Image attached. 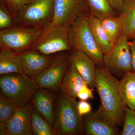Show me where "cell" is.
I'll use <instances>...</instances> for the list:
<instances>
[{"instance_id": "cell-31", "label": "cell", "mask_w": 135, "mask_h": 135, "mask_svg": "<svg viewBox=\"0 0 135 135\" xmlns=\"http://www.w3.org/2000/svg\"><path fill=\"white\" fill-rule=\"evenodd\" d=\"M131 41H129L131 53V62L132 69L135 72V37L131 39Z\"/></svg>"}, {"instance_id": "cell-24", "label": "cell", "mask_w": 135, "mask_h": 135, "mask_svg": "<svg viewBox=\"0 0 135 135\" xmlns=\"http://www.w3.org/2000/svg\"><path fill=\"white\" fill-rule=\"evenodd\" d=\"M32 127L34 135H55L49 123L34 109L32 118Z\"/></svg>"}, {"instance_id": "cell-7", "label": "cell", "mask_w": 135, "mask_h": 135, "mask_svg": "<svg viewBox=\"0 0 135 135\" xmlns=\"http://www.w3.org/2000/svg\"><path fill=\"white\" fill-rule=\"evenodd\" d=\"M104 67L114 75H123L132 70L129 39L122 34L109 53L104 55Z\"/></svg>"}, {"instance_id": "cell-27", "label": "cell", "mask_w": 135, "mask_h": 135, "mask_svg": "<svg viewBox=\"0 0 135 135\" xmlns=\"http://www.w3.org/2000/svg\"><path fill=\"white\" fill-rule=\"evenodd\" d=\"M33 0H9L8 1L15 15H17L20 10Z\"/></svg>"}, {"instance_id": "cell-29", "label": "cell", "mask_w": 135, "mask_h": 135, "mask_svg": "<svg viewBox=\"0 0 135 135\" xmlns=\"http://www.w3.org/2000/svg\"><path fill=\"white\" fill-rule=\"evenodd\" d=\"M78 112L80 116L83 117L92 112V107L90 104L85 100H80L77 105Z\"/></svg>"}, {"instance_id": "cell-32", "label": "cell", "mask_w": 135, "mask_h": 135, "mask_svg": "<svg viewBox=\"0 0 135 135\" xmlns=\"http://www.w3.org/2000/svg\"><path fill=\"white\" fill-rule=\"evenodd\" d=\"M0 135H7V130L6 124L0 123Z\"/></svg>"}, {"instance_id": "cell-10", "label": "cell", "mask_w": 135, "mask_h": 135, "mask_svg": "<svg viewBox=\"0 0 135 135\" xmlns=\"http://www.w3.org/2000/svg\"><path fill=\"white\" fill-rule=\"evenodd\" d=\"M71 63V56L63 53L53 56L51 62L35 77L40 88L55 91L60 86Z\"/></svg>"}, {"instance_id": "cell-30", "label": "cell", "mask_w": 135, "mask_h": 135, "mask_svg": "<svg viewBox=\"0 0 135 135\" xmlns=\"http://www.w3.org/2000/svg\"><path fill=\"white\" fill-rule=\"evenodd\" d=\"M126 0H109L112 7L119 15L123 12V5Z\"/></svg>"}, {"instance_id": "cell-13", "label": "cell", "mask_w": 135, "mask_h": 135, "mask_svg": "<svg viewBox=\"0 0 135 135\" xmlns=\"http://www.w3.org/2000/svg\"><path fill=\"white\" fill-rule=\"evenodd\" d=\"M84 133L86 135H117L119 129L113 122L101 118L96 112L83 117Z\"/></svg>"}, {"instance_id": "cell-16", "label": "cell", "mask_w": 135, "mask_h": 135, "mask_svg": "<svg viewBox=\"0 0 135 135\" xmlns=\"http://www.w3.org/2000/svg\"><path fill=\"white\" fill-rule=\"evenodd\" d=\"M85 84H88L71 62L60 86L61 93L76 99L78 92Z\"/></svg>"}, {"instance_id": "cell-3", "label": "cell", "mask_w": 135, "mask_h": 135, "mask_svg": "<svg viewBox=\"0 0 135 135\" xmlns=\"http://www.w3.org/2000/svg\"><path fill=\"white\" fill-rule=\"evenodd\" d=\"M89 14L83 12L70 25L69 41L73 50L86 53L97 66H103L104 55L97 45L90 29L88 21Z\"/></svg>"}, {"instance_id": "cell-17", "label": "cell", "mask_w": 135, "mask_h": 135, "mask_svg": "<svg viewBox=\"0 0 135 135\" xmlns=\"http://www.w3.org/2000/svg\"><path fill=\"white\" fill-rule=\"evenodd\" d=\"M1 49L0 52L1 75L14 73L26 74L17 53L9 49Z\"/></svg>"}, {"instance_id": "cell-14", "label": "cell", "mask_w": 135, "mask_h": 135, "mask_svg": "<svg viewBox=\"0 0 135 135\" xmlns=\"http://www.w3.org/2000/svg\"><path fill=\"white\" fill-rule=\"evenodd\" d=\"M71 62L89 86L96 88L97 65L94 60L86 53L79 50H73L71 55Z\"/></svg>"}, {"instance_id": "cell-9", "label": "cell", "mask_w": 135, "mask_h": 135, "mask_svg": "<svg viewBox=\"0 0 135 135\" xmlns=\"http://www.w3.org/2000/svg\"><path fill=\"white\" fill-rule=\"evenodd\" d=\"M88 10L85 0H54L52 19L43 32L61 26H70L80 15Z\"/></svg>"}, {"instance_id": "cell-23", "label": "cell", "mask_w": 135, "mask_h": 135, "mask_svg": "<svg viewBox=\"0 0 135 135\" xmlns=\"http://www.w3.org/2000/svg\"><path fill=\"white\" fill-rule=\"evenodd\" d=\"M20 107L15 101L3 94H0V123L8 122Z\"/></svg>"}, {"instance_id": "cell-20", "label": "cell", "mask_w": 135, "mask_h": 135, "mask_svg": "<svg viewBox=\"0 0 135 135\" xmlns=\"http://www.w3.org/2000/svg\"><path fill=\"white\" fill-rule=\"evenodd\" d=\"M120 81L124 103L126 107L135 110V73H126Z\"/></svg>"}, {"instance_id": "cell-19", "label": "cell", "mask_w": 135, "mask_h": 135, "mask_svg": "<svg viewBox=\"0 0 135 135\" xmlns=\"http://www.w3.org/2000/svg\"><path fill=\"white\" fill-rule=\"evenodd\" d=\"M101 20L103 28L114 46L123 33L124 16L121 14L118 16L107 17Z\"/></svg>"}, {"instance_id": "cell-6", "label": "cell", "mask_w": 135, "mask_h": 135, "mask_svg": "<svg viewBox=\"0 0 135 135\" xmlns=\"http://www.w3.org/2000/svg\"><path fill=\"white\" fill-rule=\"evenodd\" d=\"M54 0H33L22 8L17 17L20 26L45 28L53 16Z\"/></svg>"}, {"instance_id": "cell-8", "label": "cell", "mask_w": 135, "mask_h": 135, "mask_svg": "<svg viewBox=\"0 0 135 135\" xmlns=\"http://www.w3.org/2000/svg\"><path fill=\"white\" fill-rule=\"evenodd\" d=\"M70 27L61 26L43 32L32 49L46 55L70 51L72 48L68 37Z\"/></svg>"}, {"instance_id": "cell-26", "label": "cell", "mask_w": 135, "mask_h": 135, "mask_svg": "<svg viewBox=\"0 0 135 135\" xmlns=\"http://www.w3.org/2000/svg\"><path fill=\"white\" fill-rule=\"evenodd\" d=\"M12 17L4 5L1 4L0 7V29L1 31L13 27Z\"/></svg>"}, {"instance_id": "cell-18", "label": "cell", "mask_w": 135, "mask_h": 135, "mask_svg": "<svg viewBox=\"0 0 135 135\" xmlns=\"http://www.w3.org/2000/svg\"><path fill=\"white\" fill-rule=\"evenodd\" d=\"M90 29L95 41L103 55L110 51L113 47L101 24V20L89 14Z\"/></svg>"}, {"instance_id": "cell-28", "label": "cell", "mask_w": 135, "mask_h": 135, "mask_svg": "<svg viewBox=\"0 0 135 135\" xmlns=\"http://www.w3.org/2000/svg\"><path fill=\"white\" fill-rule=\"evenodd\" d=\"M93 89L90 88L88 84L84 85L80 89L77 95V98L80 100L86 101L89 99H92L94 97Z\"/></svg>"}, {"instance_id": "cell-1", "label": "cell", "mask_w": 135, "mask_h": 135, "mask_svg": "<svg viewBox=\"0 0 135 135\" xmlns=\"http://www.w3.org/2000/svg\"><path fill=\"white\" fill-rule=\"evenodd\" d=\"M95 81L101 101L97 113L101 118L120 126L126 106L121 93L120 81L103 66H97Z\"/></svg>"}, {"instance_id": "cell-25", "label": "cell", "mask_w": 135, "mask_h": 135, "mask_svg": "<svg viewBox=\"0 0 135 135\" xmlns=\"http://www.w3.org/2000/svg\"><path fill=\"white\" fill-rule=\"evenodd\" d=\"M120 134L135 135V110L125 107L123 128Z\"/></svg>"}, {"instance_id": "cell-4", "label": "cell", "mask_w": 135, "mask_h": 135, "mask_svg": "<svg viewBox=\"0 0 135 135\" xmlns=\"http://www.w3.org/2000/svg\"><path fill=\"white\" fill-rule=\"evenodd\" d=\"M0 88L1 94L15 101L20 107L27 104L40 88L34 79L19 73L1 75Z\"/></svg>"}, {"instance_id": "cell-11", "label": "cell", "mask_w": 135, "mask_h": 135, "mask_svg": "<svg viewBox=\"0 0 135 135\" xmlns=\"http://www.w3.org/2000/svg\"><path fill=\"white\" fill-rule=\"evenodd\" d=\"M34 109L31 101L25 106L19 107L6 123L7 135H32V118Z\"/></svg>"}, {"instance_id": "cell-15", "label": "cell", "mask_w": 135, "mask_h": 135, "mask_svg": "<svg viewBox=\"0 0 135 135\" xmlns=\"http://www.w3.org/2000/svg\"><path fill=\"white\" fill-rule=\"evenodd\" d=\"M50 90L39 88L34 93L31 101L34 109L53 128L54 120V103L56 98Z\"/></svg>"}, {"instance_id": "cell-5", "label": "cell", "mask_w": 135, "mask_h": 135, "mask_svg": "<svg viewBox=\"0 0 135 135\" xmlns=\"http://www.w3.org/2000/svg\"><path fill=\"white\" fill-rule=\"evenodd\" d=\"M44 29L20 26L1 30V49H9L17 53L31 49L41 36Z\"/></svg>"}, {"instance_id": "cell-2", "label": "cell", "mask_w": 135, "mask_h": 135, "mask_svg": "<svg viewBox=\"0 0 135 135\" xmlns=\"http://www.w3.org/2000/svg\"><path fill=\"white\" fill-rule=\"evenodd\" d=\"M77 105L76 99L62 93L56 98L53 127L55 135L83 134V117L79 114Z\"/></svg>"}, {"instance_id": "cell-22", "label": "cell", "mask_w": 135, "mask_h": 135, "mask_svg": "<svg viewBox=\"0 0 135 135\" xmlns=\"http://www.w3.org/2000/svg\"><path fill=\"white\" fill-rule=\"evenodd\" d=\"M88 5L89 15L102 19L107 17L114 16L115 11L109 0H85Z\"/></svg>"}, {"instance_id": "cell-12", "label": "cell", "mask_w": 135, "mask_h": 135, "mask_svg": "<svg viewBox=\"0 0 135 135\" xmlns=\"http://www.w3.org/2000/svg\"><path fill=\"white\" fill-rule=\"evenodd\" d=\"M17 53L26 74L33 79L48 66L54 56L32 49Z\"/></svg>"}, {"instance_id": "cell-21", "label": "cell", "mask_w": 135, "mask_h": 135, "mask_svg": "<svg viewBox=\"0 0 135 135\" xmlns=\"http://www.w3.org/2000/svg\"><path fill=\"white\" fill-rule=\"evenodd\" d=\"M124 22L123 33L131 39L135 37V0H126L123 12Z\"/></svg>"}, {"instance_id": "cell-33", "label": "cell", "mask_w": 135, "mask_h": 135, "mask_svg": "<svg viewBox=\"0 0 135 135\" xmlns=\"http://www.w3.org/2000/svg\"><path fill=\"white\" fill-rule=\"evenodd\" d=\"M9 1V0H7V1Z\"/></svg>"}]
</instances>
